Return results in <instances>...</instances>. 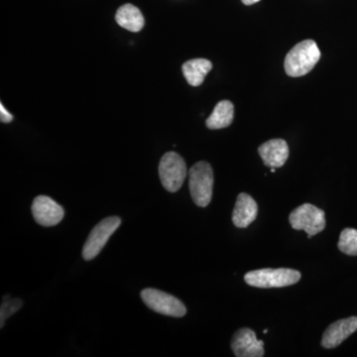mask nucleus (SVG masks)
<instances>
[{"label": "nucleus", "instance_id": "dca6fc26", "mask_svg": "<svg viewBox=\"0 0 357 357\" xmlns=\"http://www.w3.org/2000/svg\"><path fill=\"white\" fill-rule=\"evenodd\" d=\"M337 246L338 249L344 255L356 256L357 230L354 229H345L342 230Z\"/></svg>", "mask_w": 357, "mask_h": 357}, {"label": "nucleus", "instance_id": "ddd939ff", "mask_svg": "<svg viewBox=\"0 0 357 357\" xmlns=\"http://www.w3.org/2000/svg\"><path fill=\"white\" fill-rule=\"evenodd\" d=\"M213 69L211 61L206 59H194L183 65V74L188 83L192 86H199L204 83V77Z\"/></svg>", "mask_w": 357, "mask_h": 357}, {"label": "nucleus", "instance_id": "423d86ee", "mask_svg": "<svg viewBox=\"0 0 357 357\" xmlns=\"http://www.w3.org/2000/svg\"><path fill=\"white\" fill-rule=\"evenodd\" d=\"M141 298L149 309L164 316L182 318L187 314V307L180 300L157 289H144L141 292Z\"/></svg>", "mask_w": 357, "mask_h": 357}, {"label": "nucleus", "instance_id": "9d476101", "mask_svg": "<svg viewBox=\"0 0 357 357\" xmlns=\"http://www.w3.org/2000/svg\"><path fill=\"white\" fill-rule=\"evenodd\" d=\"M356 331L357 317L340 319L326 328L321 338V345L325 349H335Z\"/></svg>", "mask_w": 357, "mask_h": 357}, {"label": "nucleus", "instance_id": "4468645a", "mask_svg": "<svg viewBox=\"0 0 357 357\" xmlns=\"http://www.w3.org/2000/svg\"><path fill=\"white\" fill-rule=\"evenodd\" d=\"M115 20L121 27L131 32H139L144 26V17L137 7L124 4L117 10Z\"/></svg>", "mask_w": 357, "mask_h": 357}, {"label": "nucleus", "instance_id": "a211bd4d", "mask_svg": "<svg viewBox=\"0 0 357 357\" xmlns=\"http://www.w3.org/2000/svg\"><path fill=\"white\" fill-rule=\"evenodd\" d=\"M0 117H1V122L3 123H9V122L13 121V114H9L8 112L6 109V107H3L2 103H0Z\"/></svg>", "mask_w": 357, "mask_h": 357}, {"label": "nucleus", "instance_id": "9b49d317", "mask_svg": "<svg viewBox=\"0 0 357 357\" xmlns=\"http://www.w3.org/2000/svg\"><path fill=\"white\" fill-rule=\"evenodd\" d=\"M265 165L270 168H280L285 165L289 157V146L283 139H271L258 148Z\"/></svg>", "mask_w": 357, "mask_h": 357}, {"label": "nucleus", "instance_id": "2eb2a0df", "mask_svg": "<svg viewBox=\"0 0 357 357\" xmlns=\"http://www.w3.org/2000/svg\"><path fill=\"white\" fill-rule=\"evenodd\" d=\"M234 107L229 100H222L215 105L213 114L206 119V128L222 129L227 128L234 121Z\"/></svg>", "mask_w": 357, "mask_h": 357}, {"label": "nucleus", "instance_id": "f8f14e48", "mask_svg": "<svg viewBox=\"0 0 357 357\" xmlns=\"http://www.w3.org/2000/svg\"><path fill=\"white\" fill-rule=\"evenodd\" d=\"M257 213L258 206L255 199L245 192L239 194L232 213L234 225L239 229H245L255 222Z\"/></svg>", "mask_w": 357, "mask_h": 357}, {"label": "nucleus", "instance_id": "6ab92c4d", "mask_svg": "<svg viewBox=\"0 0 357 357\" xmlns=\"http://www.w3.org/2000/svg\"><path fill=\"white\" fill-rule=\"evenodd\" d=\"M241 1H243V4H245V6H252V4L259 2L260 0H241Z\"/></svg>", "mask_w": 357, "mask_h": 357}, {"label": "nucleus", "instance_id": "20e7f679", "mask_svg": "<svg viewBox=\"0 0 357 357\" xmlns=\"http://www.w3.org/2000/svg\"><path fill=\"white\" fill-rule=\"evenodd\" d=\"M187 173L185 160L176 152H167L162 157L159 164V176L167 191L178 192L184 184Z\"/></svg>", "mask_w": 357, "mask_h": 357}, {"label": "nucleus", "instance_id": "7ed1b4c3", "mask_svg": "<svg viewBox=\"0 0 357 357\" xmlns=\"http://www.w3.org/2000/svg\"><path fill=\"white\" fill-rule=\"evenodd\" d=\"M190 192L194 203L206 208L213 198V171L208 162L195 164L189 171Z\"/></svg>", "mask_w": 357, "mask_h": 357}, {"label": "nucleus", "instance_id": "1a4fd4ad", "mask_svg": "<svg viewBox=\"0 0 357 357\" xmlns=\"http://www.w3.org/2000/svg\"><path fill=\"white\" fill-rule=\"evenodd\" d=\"M231 349L237 357H262L264 356V342L258 340L250 328H241L232 337Z\"/></svg>", "mask_w": 357, "mask_h": 357}, {"label": "nucleus", "instance_id": "f3484780", "mask_svg": "<svg viewBox=\"0 0 357 357\" xmlns=\"http://www.w3.org/2000/svg\"><path fill=\"white\" fill-rule=\"evenodd\" d=\"M22 307V301L20 299H10L8 296L3 298V303L1 305V311H0V321H1V328L6 324V321L9 317L13 316L16 312L20 311Z\"/></svg>", "mask_w": 357, "mask_h": 357}, {"label": "nucleus", "instance_id": "6e6552de", "mask_svg": "<svg viewBox=\"0 0 357 357\" xmlns=\"http://www.w3.org/2000/svg\"><path fill=\"white\" fill-rule=\"evenodd\" d=\"M32 215L42 227H54L62 222L65 211L62 206L47 196H39L33 201Z\"/></svg>", "mask_w": 357, "mask_h": 357}, {"label": "nucleus", "instance_id": "0eeeda50", "mask_svg": "<svg viewBox=\"0 0 357 357\" xmlns=\"http://www.w3.org/2000/svg\"><path fill=\"white\" fill-rule=\"evenodd\" d=\"M121 220L119 217L105 218L102 222L98 223L86 239L83 248L84 260H93L96 256L100 255L105 248L110 236L121 227Z\"/></svg>", "mask_w": 357, "mask_h": 357}, {"label": "nucleus", "instance_id": "39448f33", "mask_svg": "<svg viewBox=\"0 0 357 357\" xmlns=\"http://www.w3.org/2000/svg\"><path fill=\"white\" fill-rule=\"evenodd\" d=\"M289 222L294 229L305 230L311 238L325 229V211L311 204H304L290 213Z\"/></svg>", "mask_w": 357, "mask_h": 357}, {"label": "nucleus", "instance_id": "aec40b11", "mask_svg": "<svg viewBox=\"0 0 357 357\" xmlns=\"http://www.w3.org/2000/svg\"><path fill=\"white\" fill-rule=\"evenodd\" d=\"M275 169H276V168H271V172H272V173H274V172H275Z\"/></svg>", "mask_w": 357, "mask_h": 357}, {"label": "nucleus", "instance_id": "412c9836", "mask_svg": "<svg viewBox=\"0 0 357 357\" xmlns=\"http://www.w3.org/2000/svg\"><path fill=\"white\" fill-rule=\"evenodd\" d=\"M268 333V330H265L264 332H263V333H264V335H265V333Z\"/></svg>", "mask_w": 357, "mask_h": 357}, {"label": "nucleus", "instance_id": "f03ea898", "mask_svg": "<svg viewBox=\"0 0 357 357\" xmlns=\"http://www.w3.org/2000/svg\"><path fill=\"white\" fill-rule=\"evenodd\" d=\"M300 279V272L289 268L255 270L244 276V280L249 286L261 289L287 287L298 283Z\"/></svg>", "mask_w": 357, "mask_h": 357}, {"label": "nucleus", "instance_id": "f257e3e1", "mask_svg": "<svg viewBox=\"0 0 357 357\" xmlns=\"http://www.w3.org/2000/svg\"><path fill=\"white\" fill-rule=\"evenodd\" d=\"M321 58V51L314 40H305L291 49L286 56V74L288 76L298 77L305 76L314 69Z\"/></svg>", "mask_w": 357, "mask_h": 357}]
</instances>
